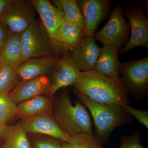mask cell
I'll return each mask as SVG.
<instances>
[{"instance_id": "12", "label": "cell", "mask_w": 148, "mask_h": 148, "mask_svg": "<svg viewBox=\"0 0 148 148\" xmlns=\"http://www.w3.org/2000/svg\"><path fill=\"white\" fill-rule=\"evenodd\" d=\"M101 48L92 36L85 37L70 51L72 61L80 72L94 70Z\"/></svg>"}, {"instance_id": "2", "label": "cell", "mask_w": 148, "mask_h": 148, "mask_svg": "<svg viewBox=\"0 0 148 148\" xmlns=\"http://www.w3.org/2000/svg\"><path fill=\"white\" fill-rule=\"evenodd\" d=\"M73 92L90 111L95 125L94 136L103 145L116 128L132 121L133 117L125 111L124 107L96 103L75 89Z\"/></svg>"}, {"instance_id": "26", "label": "cell", "mask_w": 148, "mask_h": 148, "mask_svg": "<svg viewBox=\"0 0 148 148\" xmlns=\"http://www.w3.org/2000/svg\"><path fill=\"white\" fill-rule=\"evenodd\" d=\"M121 145L118 148H144L140 142L141 135L138 130L128 136L121 135Z\"/></svg>"}, {"instance_id": "14", "label": "cell", "mask_w": 148, "mask_h": 148, "mask_svg": "<svg viewBox=\"0 0 148 148\" xmlns=\"http://www.w3.org/2000/svg\"><path fill=\"white\" fill-rule=\"evenodd\" d=\"M51 80L47 75L42 76L28 80L24 81L8 95L16 105L32 98L49 94Z\"/></svg>"}, {"instance_id": "31", "label": "cell", "mask_w": 148, "mask_h": 148, "mask_svg": "<svg viewBox=\"0 0 148 148\" xmlns=\"http://www.w3.org/2000/svg\"><path fill=\"white\" fill-rule=\"evenodd\" d=\"M0 148H2V147L1 146H0Z\"/></svg>"}, {"instance_id": "4", "label": "cell", "mask_w": 148, "mask_h": 148, "mask_svg": "<svg viewBox=\"0 0 148 148\" xmlns=\"http://www.w3.org/2000/svg\"><path fill=\"white\" fill-rule=\"evenodd\" d=\"M21 40L23 62L31 58L56 57L50 37L40 18H36L21 33Z\"/></svg>"}, {"instance_id": "9", "label": "cell", "mask_w": 148, "mask_h": 148, "mask_svg": "<svg viewBox=\"0 0 148 148\" xmlns=\"http://www.w3.org/2000/svg\"><path fill=\"white\" fill-rule=\"evenodd\" d=\"M20 123L27 133L45 135L63 142H67L71 138V136L61 129L51 113L21 119Z\"/></svg>"}, {"instance_id": "29", "label": "cell", "mask_w": 148, "mask_h": 148, "mask_svg": "<svg viewBox=\"0 0 148 148\" xmlns=\"http://www.w3.org/2000/svg\"><path fill=\"white\" fill-rule=\"evenodd\" d=\"M8 127V125L0 122V140H2Z\"/></svg>"}, {"instance_id": "8", "label": "cell", "mask_w": 148, "mask_h": 148, "mask_svg": "<svg viewBox=\"0 0 148 148\" xmlns=\"http://www.w3.org/2000/svg\"><path fill=\"white\" fill-rule=\"evenodd\" d=\"M123 12L129 20L131 33L129 40L119 54H123L138 47L148 48V19L143 9L130 6L123 10Z\"/></svg>"}, {"instance_id": "18", "label": "cell", "mask_w": 148, "mask_h": 148, "mask_svg": "<svg viewBox=\"0 0 148 148\" xmlns=\"http://www.w3.org/2000/svg\"><path fill=\"white\" fill-rule=\"evenodd\" d=\"M23 62L21 34L9 32L0 53V63L15 68Z\"/></svg>"}, {"instance_id": "19", "label": "cell", "mask_w": 148, "mask_h": 148, "mask_svg": "<svg viewBox=\"0 0 148 148\" xmlns=\"http://www.w3.org/2000/svg\"><path fill=\"white\" fill-rule=\"evenodd\" d=\"M52 103L50 98L46 96H37L17 105V116L21 119L45 113H51Z\"/></svg>"}, {"instance_id": "5", "label": "cell", "mask_w": 148, "mask_h": 148, "mask_svg": "<svg viewBox=\"0 0 148 148\" xmlns=\"http://www.w3.org/2000/svg\"><path fill=\"white\" fill-rule=\"evenodd\" d=\"M121 4L116 5L112 12L108 21L92 37L103 45L116 47L119 52L124 47L130 37V25L124 18Z\"/></svg>"}, {"instance_id": "20", "label": "cell", "mask_w": 148, "mask_h": 148, "mask_svg": "<svg viewBox=\"0 0 148 148\" xmlns=\"http://www.w3.org/2000/svg\"><path fill=\"white\" fill-rule=\"evenodd\" d=\"M2 140V148H31L27 132L20 122L8 126Z\"/></svg>"}, {"instance_id": "1", "label": "cell", "mask_w": 148, "mask_h": 148, "mask_svg": "<svg viewBox=\"0 0 148 148\" xmlns=\"http://www.w3.org/2000/svg\"><path fill=\"white\" fill-rule=\"evenodd\" d=\"M73 86L75 90L96 103L122 107L129 103L122 79H114L94 70L81 72Z\"/></svg>"}, {"instance_id": "13", "label": "cell", "mask_w": 148, "mask_h": 148, "mask_svg": "<svg viewBox=\"0 0 148 148\" xmlns=\"http://www.w3.org/2000/svg\"><path fill=\"white\" fill-rule=\"evenodd\" d=\"M85 37L84 31L66 20L50 37L58 57L71 51Z\"/></svg>"}, {"instance_id": "11", "label": "cell", "mask_w": 148, "mask_h": 148, "mask_svg": "<svg viewBox=\"0 0 148 148\" xmlns=\"http://www.w3.org/2000/svg\"><path fill=\"white\" fill-rule=\"evenodd\" d=\"M80 73L73 63L70 51L64 53L51 74L49 97H52L61 88L73 86Z\"/></svg>"}, {"instance_id": "22", "label": "cell", "mask_w": 148, "mask_h": 148, "mask_svg": "<svg viewBox=\"0 0 148 148\" xmlns=\"http://www.w3.org/2000/svg\"><path fill=\"white\" fill-rule=\"evenodd\" d=\"M18 78L15 68L0 63V94L8 95Z\"/></svg>"}, {"instance_id": "15", "label": "cell", "mask_w": 148, "mask_h": 148, "mask_svg": "<svg viewBox=\"0 0 148 148\" xmlns=\"http://www.w3.org/2000/svg\"><path fill=\"white\" fill-rule=\"evenodd\" d=\"M60 58L43 57L31 58L21 62L15 68L18 77L24 81L52 74Z\"/></svg>"}, {"instance_id": "25", "label": "cell", "mask_w": 148, "mask_h": 148, "mask_svg": "<svg viewBox=\"0 0 148 148\" xmlns=\"http://www.w3.org/2000/svg\"><path fill=\"white\" fill-rule=\"evenodd\" d=\"M30 143L31 148H63V142L45 135H37Z\"/></svg>"}, {"instance_id": "10", "label": "cell", "mask_w": 148, "mask_h": 148, "mask_svg": "<svg viewBox=\"0 0 148 148\" xmlns=\"http://www.w3.org/2000/svg\"><path fill=\"white\" fill-rule=\"evenodd\" d=\"M84 20L85 37L92 36L100 23L108 15L112 1L110 0L77 1Z\"/></svg>"}, {"instance_id": "16", "label": "cell", "mask_w": 148, "mask_h": 148, "mask_svg": "<svg viewBox=\"0 0 148 148\" xmlns=\"http://www.w3.org/2000/svg\"><path fill=\"white\" fill-rule=\"evenodd\" d=\"M31 1L40 19L50 37L65 21L64 13L48 0Z\"/></svg>"}, {"instance_id": "30", "label": "cell", "mask_w": 148, "mask_h": 148, "mask_svg": "<svg viewBox=\"0 0 148 148\" xmlns=\"http://www.w3.org/2000/svg\"><path fill=\"white\" fill-rule=\"evenodd\" d=\"M10 0H0V16Z\"/></svg>"}, {"instance_id": "17", "label": "cell", "mask_w": 148, "mask_h": 148, "mask_svg": "<svg viewBox=\"0 0 148 148\" xmlns=\"http://www.w3.org/2000/svg\"><path fill=\"white\" fill-rule=\"evenodd\" d=\"M118 49L114 46L103 45L101 48L94 70L109 77L121 79L119 73L120 62L118 57Z\"/></svg>"}, {"instance_id": "7", "label": "cell", "mask_w": 148, "mask_h": 148, "mask_svg": "<svg viewBox=\"0 0 148 148\" xmlns=\"http://www.w3.org/2000/svg\"><path fill=\"white\" fill-rule=\"evenodd\" d=\"M37 12L30 1L10 0L0 16L9 32L20 34L36 18Z\"/></svg>"}, {"instance_id": "28", "label": "cell", "mask_w": 148, "mask_h": 148, "mask_svg": "<svg viewBox=\"0 0 148 148\" xmlns=\"http://www.w3.org/2000/svg\"><path fill=\"white\" fill-rule=\"evenodd\" d=\"M9 31L7 27L0 21V53L4 45Z\"/></svg>"}, {"instance_id": "24", "label": "cell", "mask_w": 148, "mask_h": 148, "mask_svg": "<svg viewBox=\"0 0 148 148\" xmlns=\"http://www.w3.org/2000/svg\"><path fill=\"white\" fill-rule=\"evenodd\" d=\"M17 116V105L8 95L0 94V122L7 125Z\"/></svg>"}, {"instance_id": "27", "label": "cell", "mask_w": 148, "mask_h": 148, "mask_svg": "<svg viewBox=\"0 0 148 148\" xmlns=\"http://www.w3.org/2000/svg\"><path fill=\"white\" fill-rule=\"evenodd\" d=\"M124 109L126 112L135 117L139 123L148 128V111L140 110L135 109L127 104L124 106Z\"/></svg>"}, {"instance_id": "23", "label": "cell", "mask_w": 148, "mask_h": 148, "mask_svg": "<svg viewBox=\"0 0 148 148\" xmlns=\"http://www.w3.org/2000/svg\"><path fill=\"white\" fill-rule=\"evenodd\" d=\"M103 145L94 135L86 133L71 136L69 141L63 143V148H104Z\"/></svg>"}, {"instance_id": "21", "label": "cell", "mask_w": 148, "mask_h": 148, "mask_svg": "<svg viewBox=\"0 0 148 148\" xmlns=\"http://www.w3.org/2000/svg\"><path fill=\"white\" fill-rule=\"evenodd\" d=\"M57 8L63 11L65 20L84 31V22L82 12L75 0H59L55 2Z\"/></svg>"}, {"instance_id": "3", "label": "cell", "mask_w": 148, "mask_h": 148, "mask_svg": "<svg viewBox=\"0 0 148 148\" xmlns=\"http://www.w3.org/2000/svg\"><path fill=\"white\" fill-rule=\"evenodd\" d=\"M51 115L61 129L71 137L81 133L93 135L87 110L79 102L73 104L67 90L56 98L52 103Z\"/></svg>"}, {"instance_id": "6", "label": "cell", "mask_w": 148, "mask_h": 148, "mask_svg": "<svg viewBox=\"0 0 148 148\" xmlns=\"http://www.w3.org/2000/svg\"><path fill=\"white\" fill-rule=\"evenodd\" d=\"M119 75L126 92L136 99L148 94V57L120 63Z\"/></svg>"}]
</instances>
